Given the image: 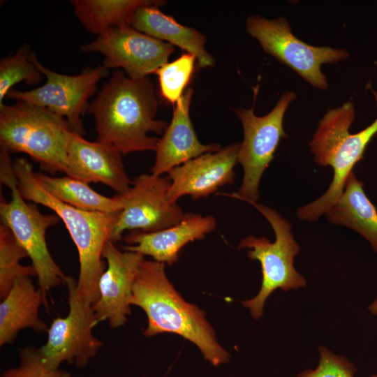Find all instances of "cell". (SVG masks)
I'll use <instances>...</instances> for the list:
<instances>
[{"label": "cell", "instance_id": "cell-1", "mask_svg": "<svg viewBox=\"0 0 377 377\" xmlns=\"http://www.w3.org/2000/svg\"><path fill=\"white\" fill-rule=\"evenodd\" d=\"M157 110L151 80L131 79L119 69L113 71L87 109L95 119L96 141L122 155L154 150L159 138L148 133L162 135L168 126L155 119Z\"/></svg>", "mask_w": 377, "mask_h": 377}, {"label": "cell", "instance_id": "cell-2", "mask_svg": "<svg viewBox=\"0 0 377 377\" xmlns=\"http://www.w3.org/2000/svg\"><path fill=\"white\" fill-rule=\"evenodd\" d=\"M131 305L147 316L144 336L177 334L194 344L212 366L230 362V355L219 342L205 311L182 297L170 281L164 263L143 260L134 281Z\"/></svg>", "mask_w": 377, "mask_h": 377}, {"label": "cell", "instance_id": "cell-3", "mask_svg": "<svg viewBox=\"0 0 377 377\" xmlns=\"http://www.w3.org/2000/svg\"><path fill=\"white\" fill-rule=\"evenodd\" d=\"M18 190L26 200L51 209L64 223L78 252L80 271L77 291L87 303L98 299V282L106 268L102 254L110 239L118 213L89 212L59 201L47 192L35 177L32 165L24 158L13 163Z\"/></svg>", "mask_w": 377, "mask_h": 377}, {"label": "cell", "instance_id": "cell-4", "mask_svg": "<svg viewBox=\"0 0 377 377\" xmlns=\"http://www.w3.org/2000/svg\"><path fill=\"white\" fill-rule=\"evenodd\" d=\"M354 119V104L348 101L328 109L319 121L309 147L317 164L332 168L333 177L320 197L297 209L300 219L315 222L337 201L353 167L363 158L367 146L377 133V118L364 129L350 133Z\"/></svg>", "mask_w": 377, "mask_h": 377}, {"label": "cell", "instance_id": "cell-5", "mask_svg": "<svg viewBox=\"0 0 377 377\" xmlns=\"http://www.w3.org/2000/svg\"><path fill=\"white\" fill-rule=\"evenodd\" d=\"M72 130L63 117L22 101L0 105L1 149L22 152L51 175L68 173L67 147Z\"/></svg>", "mask_w": 377, "mask_h": 377}, {"label": "cell", "instance_id": "cell-6", "mask_svg": "<svg viewBox=\"0 0 377 377\" xmlns=\"http://www.w3.org/2000/svg\"><path fill=\"white\" fill-rule=\"evenodd\" d=\"M9 152L1 149L0 178L11 191L7 201L1 194L0 218L31 259L36 271L39 289L48 303L47 293L62 283L66 275L52 257L46 242L47 230L57 224L60 218L54 214H42L35 204L26 202L17 186Z\"/></svg>", "mask_w": 377, "mask_h": 377}, {"label": "cell", "instance_id": "cell-7", "mask_svg": "<svg viewBox=\"0 0 377 377\" xmlns=\"http://www.w3.org/2000/svg\"><path fill=\"white\" fill-rule=\"evenodd\" d=\"M269 222L275 236L273 242L265 237L249 235L238 244L246 249L248 257L260 263L262 281L258 293L242 302L251 317L258 320L263 315L264 306L269 296L276 290L287 292L306 286L305 278L295 267V258L300 248L292 231L291 223L275 209L254 201H246Z\"/></svg>", "mask_w": 377, "mask_h": 377}, {"label": "cell", "instance_id": "cell-8", "mask_svg": "<svg viewBox=\"0 0 377 377\" xmlns=\"http://www.w3.org/2000/svg\"><path fill=\"white\" fill-rule=\"evenodd\" d=\"M253 89L252 108L234 110L244 131V139L237 154V163L243 168L242 184L236 193H222L244 202L258 201L262 176L273 160L281 139L288 138L283 129V117L289 105L296 98L293 91H286L268 114L259 117L254 114L258 86Z\"/></svg>", "mask_w": 377, "mask_h": 377}, {"label": "cell", "instance_id": "cell-9", "mask_svg": "<svg viewBox=\"0 0 377 377\" xmlns=\"http://www.w3.org/2000/svg\"><path fill=\"white\" fill-rule=\"evenodd\" d=\"M246 31L260 44L263 50L290 68L313 87L328 89L320 66L346 59L349 54L343 48L309 45L295 36L286 19L269 20L252 15L246 21Z\"/></svg>", "mask_w": 377, "mask_h": 377}, {"label": "cell", "instance_id": "cell-10", "mask_svg": "<svg viewBox=\"0 0 377 377\" xmlns=\"http://www.w3.org/2000/svg\"><path fill=\"white\" fill-rule=\"evenodd\" d=\"M65 284L68 293V313L52 320L47 341L39 347L43 363L53 369H59L64 362L84 367L104 344L93 334V328L97 325L95 313L92 305L80 297L77 281L66 276Z\"/></svg>", "mask_w": 377, "mask_h": 377}, {"label": "cell", "instance_id": "cell-11", "mask_svg": "<svg viewBox=\"0 0 377 377\" xmlns=\"http://www.w3.org/2000/svg\"><path fill=\"white\" fill-rule=\"evenodd\" d=\"M29 59L46 77L45 83L36 89L21 91L11 89L7 97L37 105L64 117L72 130L85 134L81 115L87 109L89 99L96 90L97 83L110 71L103 65L87 67L75 75L52 71L43 66L36 54L30 51Z\"/></svg>", "mask_w": 377, "mask_h": 377}, {"label": "cell", "instance_id": "cell-12", "mask_svg": "<svg viewBox=\"0 0 377 377\" xmlns=\"http://www.w3.org/2000/svg\"><path fill=\"white\" fill-rule=\"evenodd\" d=\"M168 176L142 174L135 177L126 192L116 195L121 210L112 228L110 239H121L126 230L154 232L173 226L186 215L168 198Z\"/></svg>", "mask_w": 377, "mask_h": 377}, {"label": "cell", "instance_id": "cell-13", "mask_svg": "<svg viewBox=\"0 0 377 377\" xmlns=\"http://www.w3.org/2000/svg\"><path fill=\"white\" fill-rule=\"evenodd\" d=\"M80 51L101 53L105 68L123 70L128 77L140 80L168 63L175 47L127 25L105 30Z\"/></svg>", "mask_w": 377, "mask_h": 377}, {"label": "cell", "instance_id": "cell-14", "mask_svg": "<svg viewBox=\"0 0 377 377\" xmlns=\"http://www.w3.org/2000/svg\"><path fill=\"white\" fill-rule=\"evenodd\" d=\"M103 258L106 268L98 282L99 297L92 305L97 324L108 321L114 329L125 325L131 314L133 287L145 256L120 250L109 239Z\"/></svg>", "mask_w": 377, "mask_h": 377}, {"label": "cell", "instance_id": "cell-15", "mask_svg": "<svg viewBox=\"0 0 377 377\" xmlns=\"http://www.w3.org/2000/svg\"><path fill=\"white\" fill-rule=\"evenodd\" d=\"M240 142L207 152L170 170L168 198L171 203L182 196L193 200L206 198L219 188L234 182Z\"/></svg>", "mask_w": 377, "mask_h": 377}, {"label": "cell", "instance_id": "cell-16", "mask_svg": "<svg viewBox=\"0 0 377 377\" xmlns=\"http://www.w3.org/2000/svg\"><path fill=\"white\" fill-rule=\"evenodd\" d=\"M121 155L110 146L89 141L73 131L67 147V175L87 184L102 183L121 194L132 185Z\"/></svg>", "mask_w": 377, "mask_h": 377}, {"label": "cell", "instance_id": "cell-17", "mask_svg": "<svg viewBox=\"0 0 377 377\" xmlns=\"http://www.w3.org/2000/svg\"><path fill=\"white\" fill-rule=\"evenodd\" d=\"M216 226L213 216L186 213L177 224L154 232L135 230L124 237L122 250L151 256L154 260L172 265L181 249L189 242L204 239Z\"/></svg>", "mask_w": 377, "mask_h": 377}, {"label": "cell", "instance_id": "cell-18", "mask_svg": "<svg viewBox=\"0 0 377 377\" xmlns=\"http://www.w3.org/2000/svg\"><path fill=\"white\" fill-rule=\"evenodd\" d=\"M192 94L193 89L188 88L176 103L172 120L154 150L151 174L162 175L192 158L221 149L218 143L204 145L198 140L189 114Z\"/></svg>", "mask_w": 377, "mask_h": 377}, {"label": "cell", "instance_id": "cell-19", "mask_svg": "<svg viewBox=\"0 0 377 377\" xmlns=\"http://www.w3.org/2000/svg\"><path fill=\"white\" fill-rule=\"evenodd\" d=\"M1 300V347L12 343L22 330L39 334L47 332L49 326L40 318L39 309L43 304L48 309V303L30 276L17 277L8 295Z\"/></svg>", "mask_w": 377, "mask_h": 377}, {"label": "cell", "instance_id": "cell-20", "mask_svg": "<svg viewBox=\"0 0 377 377\" xmlns=\"http://www.w3.org/2000/svg\"><path fill=\"white\" fill-rule=\"evenodd\" d=\"M130 25L194 55L200 68L215 65L214 58L205 49L206 36L192 27L178 23L172 17L161 11L158 6L145 5L138 8L131 17Z\"/></svg>", "mask_w": 377, "mask_h": 377}, {"label": "cell", "instance_id": "cell-21", "mask_svg": "<svg viewBox=\"0 0 377 377\" xmlns=\"http://www.w3.org/2000/svg\"><path fill=\"white\" fill-rule=\"evenodd\" d=\"M325 215L330 223L358 232L377 254V210L365 193L364 183L353 172L343 193Z\"/></svg>", "mask_w": 377, "mask_h": 377}, {"label": "cell", "instance_id": "cell-22", "mask_svg": "<svg viewBox=\"0 0 377 377\" xmlns=\"http://www.w3.org/2000/svg\"><path fill=\"white\" fill-rule=\"evenodd\" d=\"M74 13L89 32L100 35L112 27L130 25L135 11L145 5L158 6L166 3L161 0H72Z\"/></svg>", "mask_w": 377, "mask_h": 377}, {"label": "cell", "instance_id": "cell-23", "mask_svg": "<svg viewBox=\"0 0 377 377\" xmlns=\"http://www.w3.org/2000/svg\"><path fill=\"white\" fill-rule=\"evenodd\" d=\"M40 185L52 196L68 205L89 212L118 213L121 207L116 196L108 198L93 190L87 183L65 176L35 173Z\"/></svg>", "mask_w": 377, "mask_h": 377}, {"label": "cell", "instance_id": "cell-24", "mask_svg": "<svg viewBox=\"0 0 377 377\" xmlns=\"http://www.w3.org/2000/svg\"><path fill=\"white\" fill-rule=\"evenodd\" d=\"M28 254L10 230L0 226V297L3 299L17 277L36 275L33 266H24L20 260Z\"/></svg>", "mask_w": 377, "mask_h": 377}, {"label": "cell", "instance_id": "cell-25", "mask_svg": "<svg viewBox=\"0 0 377 377\" xmlns=\"http://www.w3.org/2000/svg\"><path fill=\"white\" fill-rule=\"evenodd\" d=\"M29 47L25 43L13 55L0 61V105L3 99L17 83L24 82L29 85L39 83L42 73L29 59Z\"/></svg>", "mask_w": 377, "mask_h": 377}, {"label": "cell", "instance_id": "cell-26", "mask_svg": "<svg viewBox=\"0 0 377 377\" xmlns=\"http://www.w3.org/2000/svg\"><path fill=\"white\" fill-rule=\"evenodd\" d=\"M195 59L194 55L186 52L156 71L164 99L174 104L182 96L194 71Z\"/></svg>", "mask_w": 377, "mask_h": 377}, {"label": "cell", "instance_id": "cell-27", "mask_svg": "<svg viewBox=\"0 0 377 377\" xmlns=\"http://www.w3.org/2000/svg\"><path fill=\"white\" fill-rule=\"evenodd\" d=\"M1 377H73L68 371L47 367L43 362L39 348L27 346L19 351V364L6 369Z\"/></svg>", "mask_w": 377, "mask_h": 377}, {"label": "cell", "instance_id": "cell-28", "mask_svg": "<svg viewBox=\"0 0 377 377\" xmlns=\"http://www.w3.org/2000/svg\"><path fill=\"white\" fill-rule=\"evenodd\" d=\"M318 365L303 370L295 377H355L357 369L346 357L323 346L318 347Z\"/></svg>", "mask_w": 377, "mask_h": 377}, {"label": "cell", "instance_id": "cell-29", "mask_svg": "<svg viewBox=\"0 0 377 377\" xmlns=\"http://www.w3.org/2000/svg\"><path fill=\"white\" fill-rule=\"evenodd\" d=\"M368 310L371 314L377 316V297L370 303Z\"/></svg>", "mask_w": 377, "mask_h": 377}, {"label": "cell", "instance_id": "cell-30", "mask_svg": "<svg viewBox=\"0 0 377 377\" xmlns=\"http://www.w3.org/2000/svg\"><path fill=\"white\" fill-rule=\"evenodd\" d=\"M373 94H374V96H375V100H376V103H377V94H376L375 91H373Z\"/></svg>", "mask_w": 377, "mask_h": 377}, {"label": "cell", "instance_id": "cell-31", "mask_svg": "<svg viewBox=\"0 0 377 377\" xmlns=\"http://www.w3.org/2000/svg\"><path fill=\"white\" fill-rule=\"evenodd\" d=\"M370 377H377V372L371 375Z\"/></svg>", "mask_w": 377, "mask_h": 377}, {"label": "cell", "instance_id": "cell-32", "mask_svg": "<svg viewBox=\"0 0 377 377\" xmlns=\"http://www.w3.org/2000/svg\"><path fill=\"white\" fill-rule=\"evenodd\" d=\"M142 377H146V376H142Z\"/></svg>", "mask_w": 377, "mask_h": 377}]
</instances>
